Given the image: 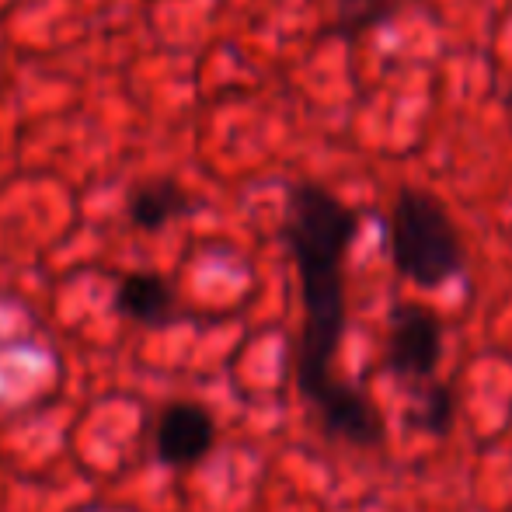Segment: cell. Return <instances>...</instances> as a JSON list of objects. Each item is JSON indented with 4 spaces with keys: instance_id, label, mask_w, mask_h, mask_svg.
<instances>
[{
    "instance_id": "7",
    "label": "cell",
    "mask_w": 512,
    "mask_h": 512,
    "mask_svg": "<svg viewBox=\"0 0 512 512\" xmlns=\"http://www.w3.org/2000/svg\"><path fill=\"white\" fill-rule=\"evenodd\" d=\"M335 32L342 39H359L363 32L387 25L401 11V0H338Z\"/></svg>"
},
{
    "instance_id": "2",
    "label": "cell",
    "mask_w": 512,
    "mask_h": 512,
    "mask_svg": "<svg viewBox=\"0 0 512 512\" xmlns=\"http://www.w3.org/2000/svg\"><path fill=\"white\" fill-rule=\"evenodd\" d=\"M464 241L443 199L405 185L391 206V262L408 283L439 290L464 272Z\"/></svg>"
},
{
    "instance_id": "3",
    "label": "cell",
    "mask_w": 512,
    "mask_h": 512,
    "mask_svg": "<svg viewBox=\"0 0 512 512\" xmlns=\"http://www.w3.org/2000/svg\"><path fill=\"white\" fill-rule=\"evenodd\" d=\"M443 359V321L422 304H401L387 328V370L401 380H432Z\"/></svg>"
},
{
    "instance_id": "8",
    "label": "cell",
    "mask_w": 512,
    "mask_h": 512,
    "mask_svg": "<svg viewBox=\"0 0 512 512\" xmlns=\"http://www.w3.org/2000/svg\"><path fill=\"white\" fill-rule=\"evenodd\" d=\"M457 422V391L439 380H425V394L418 401V411L411 415V425L429 436H446Z\"/></svg>"
},
{
    "instance_id": "4",
    "label": "cell",
    "mask_w": 512,
    "mask_h": 512,
    "mask_svg": "<svg viewBox=\"0 0 512 512\" xmlns=\"http://www.w3.org/2000/svg\"><path fill=\"white\" fill-rule=\"evenodd\" d=\"M216 446V418L196 401H171L154 425V453L168 467H192Z\"/></svg>"
},
{
    "instance_id": "1",
    "label": "cell",
    "mask_w": 512,
    "mask_h": 512,
    "mask_svg": "<svg viewBox=\"0 0 512 512\" xmlns=\"http://www.w3.org/2000/svg\"><path fill=\"white\" fill-rule=\"evenodd\" d=\"M359 234V216L317 182L286 189L283 241L300 276L304 328L297 345V387L314 405L321 429L359 450L384 446V415L356 387L331 373L345 335V255Z\"/></svg>"
},
{
    "instance_id": "5",
    "label": "cell",
    "mask_w": 512,
    "mask_h": 512,
    "mask_svg": "<svg viewBox=\"0 0 512 512\" xmlns=\"http://www.w3.org/2000/svg\"><path fill=\"white\" fill-rule=\"evenodd\" d=\"M115 310L143 328H168L178 321V293L161 272H126L115 286Z\"/></svg>"
},
{
    "instance_id": "6",
    "label": "cell",
    "mask_w": 512,
    "mask_h": 512,
    "mask_svg": "<svg viewBox=\"0 0 512 512\" xmlns=\"http://www.w3.org/2000/svg\"><path fill=\"white\" fill-rule=\"evenodd\" d=\"M192 209H196V203H192V196L175 178H143L126 196L129 227L143 230V234H157V230H164L168 223L189 216Z\"/></svg>"
},
{
    "instance_id": "9",
    "label": "cell",
    "mask_w": 512,
    "mask_h": 512,
    "mask_svg": "<svg viewBox=\"0 0 512 512\" xmlns=\"http://www.w3.org/2000/svg\"><path fill=\"white\" fill-rule=\"evenodd\" d=\"M506 105L512 108V84H509V95H506Z\"/></svg>"
}]
</instances>
